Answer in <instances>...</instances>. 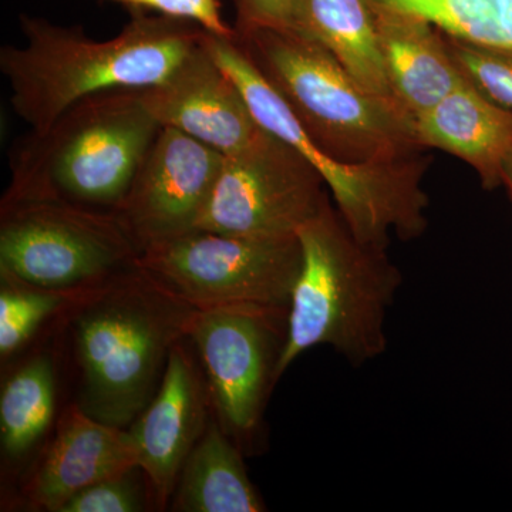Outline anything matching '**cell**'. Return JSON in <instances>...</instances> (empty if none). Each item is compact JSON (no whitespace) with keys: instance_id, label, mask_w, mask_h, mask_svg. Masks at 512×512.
<instances>
[{"instance_id":"1","label":"cell","mask_w":512,"mask_h":512,"mask_svg":"<svg viewBox=\"0 0 512 512\" xmlns=\"http://www.w3.org/2000/svg\"><path fill=\"white\" fill-rule=\"evenodd\" d=\"M119 35L87 36L37 16H20L22 46L0 49V70L8 79L10 103L33 131L46 130L74 104L113 90H143L164 82L207 30L188 20L130 10Z\"/></svg>"},{"instance_id":"2","label":"cell","mask_w":512,"mask_h":512,"mask_svg":"<svg viewBox=\"0 0 512 512\" xmlns=\"http://www.w3.org/2000/svg\"><path fill=\"white\" fill-rule=\"evenodd\" d=\"M197 309L136 262L100 282L64 323L84 413L128 429L156 396Z\"/></svg>"},{"instance_id":"3","label":"cell","mask_w":512,"mask_h":512,"mask_svg":"<svg viewBox=\"0 0 512 512\" xmlns=\"http://www.w3.org/2000/svg\"><path fill=\"white\" fill-rule=\"evenodd\" d=\"M296 235L302 265L289 302L279 379L316 346H329L355 367L384 355L387 315L403 284L387 251L360 244L330 198Z\"/></svg>"},{"instance_id":"4","label":"cell","mask_w":512,"mask_h":512,"mask_svg":"<svg viewBox=\"0 0 512 512\" xmlns=\"http://www.w3.org/2000/svg\"><path fill=\"white\" fill-rule=\"evenodd\" d=\"M160 130L140 90L87 97L46 130L20 138L2 200H59L114 212Z\"/></svg>"},{"instance_id":"5","label":"cell","mask_w":512,"mask_h":512,"mask_svg":"<svg viewBox=\"0 0 512 512\" xmlns=\"http://www.w3.org/2000/svg\"><path fill=\"white\" fill-rule=\"evenodd\" d=\"M140 252L116 212L59 200L0 202V271L30 284L97 285Z\"/></svg>"},{"instance_id":"6","label":"cell","mask_w":512,"mask_h":512,"mask_svg":"<svg viewBox=\"0 0 512 512\" xmlns=\"http://www.w3.org/2000/svg\"><path fill=\"white\" fill-rule=\"evenodd\" d=\"M137 262L195 309L289 306L302 249L298 235L251 238L194 229L148 245Z\"/></svg>"},{"instance_id":"7","label":"cell","mask_w":512,"mask_h":512,"mask_svg":"<svg viewBox=\"0 0 512 512\" xmlns=\"http://www.w3.org/2000/svg\"><path fill=\"white\" fill-rule=\"evenodd\" d=\"M289 306L197 309L188 339L200 359L212 413L229 437L254 446L288 335Z\"/></svg>"},{"instance_id":"8","label":"cell","mask_w":512,"mask_h":512,"mask_svg":"<svg viewBox=\"0 0 512 512\" xmlns=\"http://www.w3.org/2000/svg\"><path fill=\"white\" fill-rule=\"evenodd\" d=\"M329 198L319 171L265 130L252 146L224 157L197 229L237 237H295Z\"/></svg>"},{"instance_id":"9","label":"cell","mask_w":512,"mask_h":512,"mask_svg":"<svg viewBox=\"0 0 512 512\" xmlns=\"http://www.w3.org/2000/svg\"><path fill=\"white\" fill-rule=\"evenodd\" d=\"M224 154L173 127H161L116 215L140 251L197 229Z\"/></svg>"},{"instance_id":"10","label":"cell","mask_w":512,"mask_h":512,"mask_svg":"<svg viewBox=\"0 0 512 512\" xmlns=\"http://www.w3.org/2000/svg\"><path fill=\"white\" fill-rule=\"evenodd\" d=\"M212 417L207 379L190 339L171 350L163 382L128 431L157 511L168 510L185 461Z\"/></svg>"},{"instance_id":"11","label":"cell","mask_w":512,"mask_h":512,"mask_svg":"<svg viewBox=\"0 0 512 512\" xmlns=\"http://www.w3.org/2000/svg\"><path fill=\"white\" fill-rule=\"evenodd\" d=\"M140 96L161 127L177 128L224 156L252 146L265 131L212 55L207 36L164 82L140 90Z\"/></svg>"},{"instance_id":"12","label":"cell","mask_w":512,"mask_h":512,"mask_svg":"<svg viewBox=\"0 0 512 512\" xmlns=\"http://www.w3.org/2000/svg\"><path fill=\"white\" fill-rule=\"evenodd\" d=\"M136 466L130 431L101 423L73 403L57 420L23 497L32 510L59 512L84 488Z\"/></svg>"},{"instance_id":"13","label":"cell","mask_w":512,"mask_h":512,"mask_svg":"<svg viewBox=\"0 0 512 512\" xmlns=\"http://www.w3.org/2000/svg\"><path fill=\"white\" fill-rule=\"evenodd\" d=\"M370 8L394 99L416 123L466 79L433 23L410 13Z\"/></svg>"},{"instance_id":"14","label":"cell","mask_w":512,"mask_h":512,"mask_svg":"<svg viewBox=\"0 0 512 512\" xmlns=\"http://www.w3.org/2000/svg\"><path fill=\"white\" fill-rule=\"evenodd\" d=\"M416 136L424 150L437 148L470 165L484 190L503 187V164L512 151V111L468 80L416 120Z\"/></svg>"},{"instance_id":"15","label":"cell","mask_w":512,"mask_h":512,"mask_svg":"<svg viewBox=\"0 0 512 512\" xmlns=\"http://www.w3.org/2000/svg\"><path fill=\"white\" fill-rule=\"evenodd\" d=\"M291 29L325 47L370 93L399 107L367 0H293Z\"/></svg>"},{"instance_id":"16","label":"cell","mask_w":512,"mask_h":512,"mask_svg":"<svg viewBox=\"0 0 512 512\" xmlns=\"http://www.w3.org/2000/svg\"><path fill=\"white\" fill-rule=\"evenodd\" d=\"M168 510L174 512H262L244 463V451L212 413L210 423L185 461Z\"/></svg>"},{"instance_id":"17","label":"cell","mask_w":512,"mask_h":512,"mask_svg":"<svg viewBox=\"0 0 512 512\" xmlns=\"http://www.w3.org/2000/svg\"><path fill=\"white\" fill-rule=\"evenodd\" d=\"M59 369L52 350H37L3 380L0 450L8 470L25 466L42 446L56 417Z\"/></svg>"},{"instance_id":"18","label":"cell","mask_w":512,"mask_h":512,"mask_svg":"<svg viewBox=\"0 0 512 512\" xmlns=\"http://www.w3.org/2000/svg\"><path fill=\"white\" fill-rule=\"evenodd\" d=\"M97 285L47 288L0 271V359L3 365L28 348L47 323L66 319Z\"/></svg>"},{"instance_id":"19","label":"cell","mask_w":512,"mask_h":512,"mask_svg":"<svg viewBox=\"0 0 512 512\" xmlns=\"http://www.w3.org/2000/svg\"><path fill=\"white\" fill-rule=\"evenodd\" d=\"M377 8L410 13L448 36L512 49V0H367Z\"/></svg>"},{"instance_id":"20","label":"cell","mask_w":512,"mask_h":512,"mask_svg":"<svg viewBox=\"0 0 512 512\" xmlns=\"http://www.w3.org/2000/svg\"><path fill=\"white\" fill-rule=\"evenodd\" d=\"M443 35L464 79L495 104L512 111V49L476 45Z\"/></svg>"},{"instance_id":"21","label":"cell","mask_w":512,"mask_h":512,"mask_svg":"<svg viewBox=\"0 0 512 512\" xmlns=\"http://www.w3.org/2000/svg\"><path fill=\"white\" fill-rule=\"evenodd\" d=\"M156 510L150 483L140 467L104 478L73 495L59 512H141Z\"/></svg>"},{"instance_id":"22","label":"cell","mask_w":512,"mask_h":512,"mask_svg":"<svg viewBox=\"0 0 512 512\" xmlns=\"http://www.w3.org/2000/svg\"><path fill=\"white\" fill-rule=\"evenodd\" d=\"M133 10L156 12L157 15L188 20L208 33L221 37L235 36L234 26L222 18L220 0H104Z\"/></svg>"},{"instance_id":"23","label":"cell","mask_w":512,"mask_h":512,"mask_svg":"<svg viewBox=\"0 0 512 512\" xmlns=\"http://www.w3.org/2000/svg\"><path fill=\"white\" fill-rule=\"evenodd\" d=\"M293 0H234L238 35L256 29H291Z\"/></svg>"},{"instance_id":"24","label":"cell","mask_w":512,"mask_h":512,"mask_svg":"<svg viewBox=\"0 0 512 512\" xmlns=\"http://www.w3.org/2000/svg\"><path fill=\"white\" fill-rule=\"evenodd\" d=\"M501 180H503V187L507 190L508 195H510V200L512 201V151L508 154V157L505 158Z\"/></svg>"}]
</instances>
